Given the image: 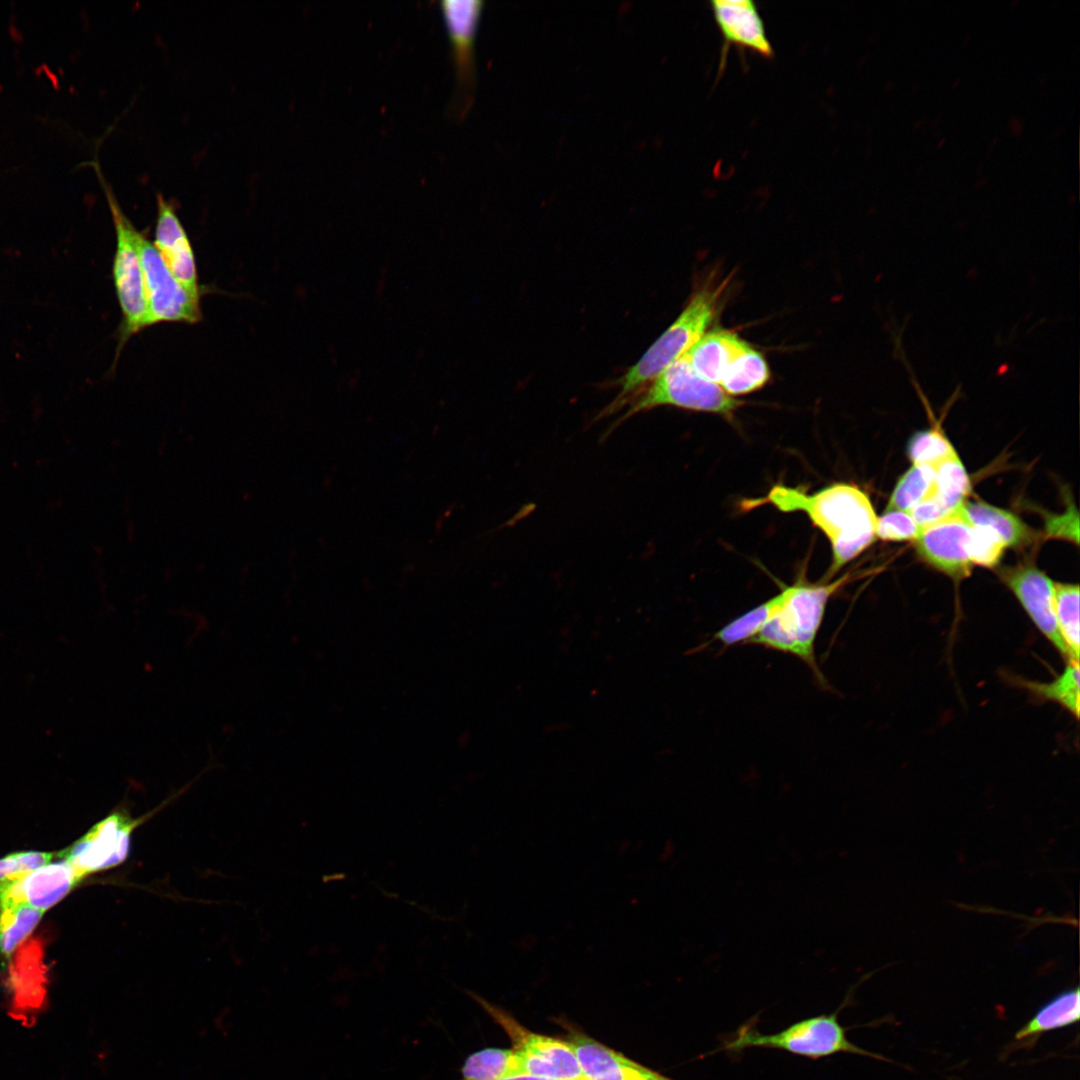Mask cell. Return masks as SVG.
<instances>
[{
  "instance_id": "836d02e7",
  "label": "cell",
  "mask_w": 1080,
  "mask_h": 1080,
  "mask_svg": "<svg viewBox=\"0 0 1080 1080\" xmlns=\"http://www.w3.org/2000/svg\"><path fill=\"white\" fill-rule=\"evenodd\" d=\"M503 1080H556V1079H551V1078H546V1077H541V1076H535V1075H517V1076L508 1077V1078L503 1079Z\"/></svg>"
},
{
  "instance_id": "6da1fadb",
  "label": "cell",
  "mask_w": 1080,
  "mask_h": 1080,
  "mask_svg": "<svg viewBox=\"0 0 1080 1080\" xmlns=\"http://www.w3.org/2000/svg\"><path fill=\"white\" fill-rule=\"evenodd\" d=\"M763 502L782 512H803L830 542L832 563L826 580L876 539L877 515L869 496L850 483H834L814 493L775 485Z\"/></svg>"
},
{
  "instance_id": "4fadbf2b",
  "label": "cell",
  "mask_w": 1080,
  "mask_h": 1080,
  "mask_svg": "<svg viewBox=\"0 0 1080 1080\" xmlns=\"http://www.w3.org/2000/svg\"><path fill=\"white\" fill-rule=\"evenodd\" d=\"M155 248L173 276L190 292L200 295L197 267L189 237L175 207L157 194Z\"/></svg>"
},
{
  "instance_id": "8992f818",
  "label": "cell",
  "mask_w": 1080,
  "mask_h": 1080,
  "mask_svg": "<svg viewBox=\"0 0 1080 1080\" xmlns=\"http://www.w3.org/2000/svg\"><path fill=\"white\" fill-rule=\"evenodd\" d=\"M104 192L116 234L112 273L122 314L120 345L123 346L131 336L148 327L144 277L136 242L138 230L127 218L106 184Z\"/></svg>"
},
{
  "instance_id": "f546056e",
  "label": "cell",
  "mask_w": 1080,
  "mask_h": 1080,
  "mask_svg": "<svg viewBox=\"0 0 1080 1080\" xmlns=\"http://www.w3.org/2000/svg\"><path fill=\"white\" fill-rule=\"evenodd\" d=\"M53 853L25 851L0 859V890L19 881L34 870L50 863Z\"/></svg>"
},
{
  "instance_id": "5bb4252c",
  "label": "cell",
  "mask_w": 1080,
  "mask_h": 1080,
  "mask_svg": "<svg viewBox=\"0 0 1080 1080\" xmlns=\"http://www.w3.org/2000/svg\"><path fill=\"white\" fill-rule=\"evenodd\" d=\"M83 878L63 859L48 863L0 890V906L27 904L45 912Z\"/></svg>"
},
{
  "instance_id": "4dcf8cb0",
  "label": "cell",
  "mask_w": 1080,
  "mask_h": 1080,
  "mask_svg": "<svg viewBox=\"0 0 1080 1080\" xmlns=\"http://www.w3.org/2000/svg\"><path fill=\"white\" fill-rule=\"evenodd\" d=\"M920 532L921 528L905 511L885 510L877 519L876 537L885 541H915Z\"/></svg>"
},
{
  "instance_id": "2e32d148",
  "label": "cell",
  "mask_w": 1080,
  "mask_h": 1080,
  "mask_svg": "<svg viewBox=\"0 0 1080 1080\" xmlns=\"http://www.w3.org/2000/svg\"><path fill=\"white\" fill-rule=\"evenodd\" d=\"M440 6L451 43L457 83L467 91L474 80V41L482 2L443 0Z\"/></svg>"
},
{
  "instance_id": "8fae6325",
  "label": "cell",
  "mask_w": 1080,
  "mask_h": 1080,
  "mask_svg": "<svg viewBox=\"0 0 1080 1080\" xmlns=\"http://www.w3.org/2000/svg\"><path fill=\"white\" fill-rule=\"evenodd\" d=\"M1001 580L1016 596L1038 630L1066 660V650L1058 632L1054 609L1055 583L1032 563L999 570Z\"/></svg>"
},
{
  "instance_id": "3957f363",
  "label": "cell",
  "mask_w": 1080,
  "mask_h": 1080,
  "mask_svg": "<svg viewBox=\"0 0 1080 1080\" xmlns=\"http://www.w3.org/2000/svg\"><path fill=\"white\" fill-rule=\"evenodd\" d=\"M849 579V574L823 583H807L800 577L780 609L747 644L792 654L801 659L824 684L815 658V640L830 597Z\"/></svg>"
},
{
  "instance_id": "5b68a950",
  "label": "cell",
  "mask_w": 1080,
  "mask_h": 1080,
  "mask_svg": "<svg viewBox=\"0 0 1080 1080\" xmlns=\"http://www.w3.org/2000/svg\"><path fill=\"white\" fill-rule=\"evenodd\" d=\"M754 1047L784 1050L811 1059L845 1052L889 1061L849 1041L837 1014L807 1018L774 1034H762L754 1025L746 1023L724 1042L722 1049L739 1052Z\"/></svg>"
},
{
  "instance_id": "e0dca14e",
  "label": "cell",
  "mask_w": 1080,
  "mask_h": 1080,
  "mask_svg": "<svg viewBox=\"0 0 1080 1080\" xmlns=\"http://www.w3.org/2000/svg\"><path fill=\"white\" fill-rule=\"evenodd\" d=\"M750 347L735 331L715 328L707 331L686 356L697 374L719 385L730 365Z\"/></svg>"
},
{
  "instance_id": "ac0fdd59",
  "label": "cell",
  "mask_w": 1080,
  "mask_h": 1080,
  "mask_svg": "<svg viewBox=\"0 0 1080 1080\" xmlns=\"http://www.w3.org/2000/svg\"><path fill=\"white\" fill-rule=\"evenodd\" d=\"M1080 1018V991L1078 987L1063 991L1042 1007L1015 1034L1017 1042L1032 1046L1045 1032L1077 1023Z\"/></svg>"
},
{
  "instance_id": "7402d4cb",
  "label": "cell",
  "mask_w": 1080,
  "mask_h": 1080,
  "mask_svg": "<svg viewBox=\"0 0 1080 1080\" xmlns=\"http://www.w3.org/2000/svg\"><path fill=\"white\" fill-rule=\"evenodd\" d=\"M769 379L766 358L751 346L730 365L719 386L734 397L761 389Z\"/></svg>"
},
{
  "instance_id": "484cf974",
  "label": "cell",
  "mask_w": 1080,
  "mask_h": 1080,
  "mask_svg": "<svg viewBox=\"0 0 1080 1080\" xmlns=\"http://www.w3.org/2000/svg\"><path fill=\"white\" fill-rule=\"evenodd\" d=\"M43 914L24 903L0 906V954L8 958L34 930Z\"/></svg>"
},
{
  "instance_id": "1f68e13d",
  "label": "cell",
  "mask_w": 1080,
  "mask_h": 1080,
  "mask_svg": "<svg viewBox=\"0 0 1080 1080\" xmlns=\"http://www.w3.org/2000/svg\"><path fill=\"white\" fill-rule=\"evenodd\" d=\"M958 511H951L935 496L932 495L914 506L908 513L911 515L916 524L921 529H923L955 514Z\"/></svg>"
},
{
  "instance_id": "d4e9b609",
  "label": "cell",
  "mask_w": 1080,
  "mask_h": 1080,
  "mask_svg": "<svg viewBox=\"0 0 1080 1080\" xmlns=\"http://www.w3.org/2000/svg\"><path fill=\"white\" fill-rule=\"evenodd\" d=\"M1020 684L1033 695L1044 700L1055 702L1076 718L1079 717V663H1067L1063 672L1051 682L1041 683L1030 680H1020Z\"/></svg>"
},
{
  "instance_id": "f1b7e54d",
  "label": "cell",
  "mask_w": 1080,
  "mask_h": 1080,
  "mask_svg": "<svg viewBox=\"0 0 1080 1080\" xmlns=\"http://www.w3.org/2000/svg\"><path fill=\"white\" fill-rule=\"evenodd\" d=\"M1005 548V542L994 530L988 527L972 528L968 544L972 564L993 568L999 563Z\"/></svg>"
},
{
  "instance_id": "9a60e30c",
  "label": "cell",
  "mask_w": 1080,
  "mask_h": 1080,
  "mask_svg": "<svg viewBox=\"0 0 1080 1080\" xmlns=\"http://www.w3.org/2000/svg\"><path fill=\"white\" fill-rule=\"evenodd\" d=\"M710 6L726 46L735 45L764 58H773L774 49L755 2L714 0Z\"/></svg>"
},
{
  "instance_id": "d6986e66",
  "label": "cell",
  "mask_w": 1080,
  "mask_h": 1080,
  "mask_svg": "<svg viewBox=\"0 0 1080 1080\" xmlns=\"http://www.w3.org/2000/svg\"><path fill=\"white\" fill-rule=\"evenodd\" d=\"M962 513L973 527H988L997 532L1006 547H1022L1035 538L1033 530L1016 515L985 502L965 501Z\"/></svg>"
},
{
  "instance_id": "277c9868",
  "label": "cell",
  "mask_w": 1080,
  "mask_h": 1080,
  "mask_svg": "<svg viewBox=\"0 0 1080 1080\" xmlns=\"http://www.w3.org/2000/svg\"><path fill=\"white\" fill-rule=\"evenodd\" d=\"M743 404L726 394L718 384L697 374L685 354L623 403L621 409L626 408V411L618 424L661 406L714 413L731 419Z\"/></svg>"
},
{
  "instance_id": "52a82bcc",
  "label": "cell",
  "mask_w": 1080,
  "mask_h": 1080,
  "mask_svg": "<svg viewBox=\"0 0 1080 1080\" xmlns=\"http://www.w3.org/2000/svg\"><path fill=\"white\" fill-rule=\"evenodd\" d=\"M468 994L507 1034L512 1044L511 1049L520 1061L522 1075L556 1080H586L575 1051L566 1039L530 1031L501 1007L475 993Z\"/></svg>"
},
{
  "instance_id": "30bf717a",
  "label": "cell",
  "mask_w": 1080,
  "mask_h": 1080,
  "mask_svg": "<svg viewBox=\"0 0 1080 1080\" xmlns=\"http://www.w3.org/2000/svg\"><path fill=\"white\" fill-rule=\"evenodd\" d=\"M972 528L961 508L955 514L921 529L915 540L917 554L952 579H965L973 566L968 552Z\"/></svg>"
},
{
  "instance_id": "d6a6232c",
  "label": "cell",
  "mask_w": 1080,
  "mask_h": 1080,
  "mask_svg": "<svg viewBox=\"0 0 1080 1080\" xmlns=\"http://www.w3.org/2000/svg\"><path fill=\"white\" fill-rule=\"evenodd\" d=\"M1078 515L1076 511H1069L1061 516H1054L1047 521L1048 534L1075 541L1078 544Z\"/></svg>"
},
{
  "instance_id": "ffe728a7",
  "label": "cell",
  "mask_w": 1080,
  "mask_h": 1080,
  "mask_svg": "<svg viewBox=\"0 0 1080 1080\" xmlns=\"http://www.w3.org/2000/svg\"><path fill=\"white\" fill-rule=\"evenodd\" d=\"M790 590L791 585L784 586L779 594L727 623L712 639L724 646L747 644L784 604Z\"/></svg>"
},
{
  "instance_id": "4316f807",
  "label": "cell",
  "mask_w": 1080,
  "mask_h": 1080,
  "mask_svg": "<svg viewBox=\"0 0 1080 1080\" xmlns=\"http://www.w3.org/2000/svg\"><path fill=\"white\" fill-rule=\"evenodd\" d=\"M934 494L951 511L962 508L971 486L967 471L959 456L948 458L935 467Z\"/></svg>"
},
{
  "instance_id": "9c48e42d",
  "label": "cell",
  "mask_w": 1080,
  "mask_h": 1080,
  "mask_svg": "<svg viewBox=\"0 0 1080 1080\" xmlns=\"http://www.w3.org/2000/svg\"><path fill=\"white\" fill-rule=\"evenodd\" d=\"M138 820L117 811L94 825L58 858L71 864L84 878L87 874L122 863L129 852L130 837Z\"/></svg>"
},
{
  "instance_id": "cb8c5ba5",
  "label": "cell",
  "mask_w": 1080,
  "mask_h": 1080,
  "mask_svg": "<svg viewBox=\"0 0 1080 1080\" xmlns=\"http://www.w3.org/2000/svg\"><path fill=\"white\" fill-rule=\"evenodd\" d=\"M935 469L933 466L913 464L898 480L888 501L886 510L909 512L921 501L934 494Z\"/></svg>"
},
{
  "instance_id": "7c38bea8",
  "label": "cell",
  "mask_w": 1080,
  "mask_h": 1080,
  "mask_svg": "<svg viewBox=\"0 0 1080 1080\" xmlns=\"http://www.w3.org/2000/svg\"><path fill=\"white\" fill-rule=\"evenodd\" d=\"M561 1024L586 1080H673L595 1040L575 1025Z\"/></svg>"
},
{
  "instance_id": "7a4b0ae2",
  "label": "cell",
  "mask_w": 1080,
  "mask_h": 1080,
  "mask_svg": "<svg viewBox=\"0 0 1080 1080\" xmlns=\"http://www.w3.org/2000/svg\"><path fill=\"white\" fill-rule=\"evenodd\" d=\"M730 278L705 280L694 289L688 303L674 322L648 348L641 358L617 381L615 399L601 413L619 411L634 393L657 378L668 366L685 355L707 332L725 303Z\"/></svg>"
},
{
  "instance_id": "44dd1931",
  "label": "cell",
  "mask_w": 1080,
  "mask_h": 1080,
  "mask_svg": "<svg viewBox=\"0 0 1080 1080\" xmlns=\"http://www.w3.org/2000/svg\"><path fill=\"white\" fill-rule=\"evenodd\" d=\"M1054 609L1059 635L1066 650L1067 663H1079L1080 623L1078 584L1054 585Z\"/></svg>"
},
{
  "instance_id": "83f0119b",
  "label": "cell",
  "mask_w": 1080,
  "mask_h": 1080,
  "mask_svg": "<svg viewBox=\"0 0 1080 1080\" xmlns=\"http://www.w3.org/2000/svg\"><path fill=\"white\" fill-rule=\"evenodd\" d=\"M907 454L913 464L933 467L958 455L949 439L938 427L914 433L908 442Z\"/></svg>"
},
{
  "instance_id": "ba28073f",
  "label": "cell",
  "mask_w": 1080,
  "mask_h": 1080,
  "mask_svg": "<svg viewBox=\"0 0 1080 1080\" xmlns=\"http://www.w3.org/2000/svg\"><path fill=\"white\" fill-rule=\"evenodd\" d=\"M136 242L143 270L148 326L199 322L200 295L190 292L173 276L145 234L138 231Z\"/></svg>"
},
{
  "instance_id": "603a6c76",
  "label": "cell",
  "mask_w": 1080,
  "mask_h": 1080,
  "mask_svg": "<svg viewBox=\"0 0 1080 1080\" xmlns=\"http://www.w3.org/2000/svg\"><path fill=\"white\" fill-rule=\"evenodd\" d=\"M522 1075L515 1052L503 1048H484L470 1054L461 1067L460 1080H503Z\"/></svg>"
}]
</instances>
